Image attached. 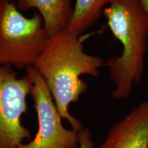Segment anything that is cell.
Segmentation results:
<instances>
[{"label": "cell", "instance_id": "6da1fadb", "mask_svg": "<svg viewBox=\"0 0 148 148\" xmlns=\"http://www.w3.org/2000/svg\"><path fill=\"white\" fill-rule=\"evenodd\" d=\"M66 29L49 38L32 65L45 79L61 118L77 132L83 128L82 124L71 115L69 107L87 90V83L80 77H97L99 68L104 65L100 57L85 52L84 38Z\"/></svg>", "mask_w": 148, "mask_h": 148}, {"label": "cell", "instance_id": "7a4b0ae2", "mask_svg": "<svg viewBox=\"0 0 148 148\" xmlns=\"http://www.w3.org/2000/svg\"><path fill=\"white\" fill-rule=\"evenodd\" d=\"M103 14L109 28L123 47L121 54L104 63L114 83L112 96L125 99L132 92L133 84L143 79L148 15L138 0H119L106 7Z\"/></svg>", "mask_w": 148, "mask_h": 148}, {"label": "cell", "instance_id": "3957f363", "mask_svg": "<svg viewBox=\"0 0 148 148\" xmlns=\"http://www.w3.org/2000/svg\"><path fill=\"white\" fill-rule=\"evenodd\" d=\"M49 39L39 13L25 17L13 0H0V65H33Z\"/></svg>", "mask_w": 148, "mask_h": 148}, {"label": "cell", "instance_id": "277c9868", "mask_svg": "<svg viewBox=\"0 0 148 148\" xmlns=\"http://www.w3.org/2000/svg\"><path fill=\"white\" fill-rule=\"evenodd\" d=\"M28 77H18L10 65H0V148H17L30 132L21 123L27 112V97L32 93Z\"/></svg>", "mask_w": 148, "mask_h": 148}, {"label": "cell", "instance_id": "5b68a950", "mask_svg": "<svg viewBox=\"0 0 148 148\" xmlns=\"http://www.w3.org/2000/svg\"><path fill=\"white\" fill-rule=\"evenodd\" d=\"M25 71L32 84L31 95L38 116V130L32 141L20 144L17 148H77L79 132L62 125L45 79L32 65L27 66Z\"/></svg>", "mask_w": 148, "mask_h": 148}, {"label": "cell", "instance_id": "8992f818", "mask_svg": "<svg viewBox=\"0 0 148 148\" xmlns=\"http://www.w3.org/2000/svg\"><path fill=\"white\" fill-rule=\"evenodd\" d=\"M99 148H148V100L114 123Z\"/></svg>", "mask_w": 148, "mask_h": 148}, {"label": "cell", "instance_id": "52a82bcc", "mask_svg": "<svg viewBox=\"0 0 148 148\" xmlns=\"http://www.w3.org/2000/svg\"><path fill=\"white\" fill-rule=\"evenodd\" d=\"M71 2L72 0H17L16 4L19 10H38L51 38L69 27L73 14Z\"/></svg>", "mask_w": 148, "mask_h": 148}, {"label": "cell", "instance_id": "ba28073f", "mask_svg": "<svg viewBox=\"0 0 148 148\" xmlns=\"http://www.w3.org/2000/svg\"><path fill=\"white\" fill-rule=\"evenodd\" d=\"M117 1L119 0H76L73 16L66 30L80 36L99 18L105 5Z\"/></svg>", "mask_w": 148, "mask_h": 148}, {"label": "cell", "instance_id": "9c48e42d", "mask_svg": "<svg viewBox=\"0 0 148 148\" xmlns=\"http://www.w3.org/2000/svg\"><path fill=\"white\" fill-rule=\"evenodd\" d=\"M79 148H94L91 133L87 127H83L78 133Z\"/></svg>", "mask_w": 148, "mask_h": 148}, {"label": "cell", "instance_id": "30bf717a", "mask_svg": "<svg viewBox=\"0 0 148 148\" xmlns=\"http://www.w3.org/2000/svg\"><path fill=\"white\" fill-rule=\"evenodd\" d=\"M140 6L148 15V0H138Z\"/></svg>", "mask_w": 148, "mask_h": 148}]
</instances>
